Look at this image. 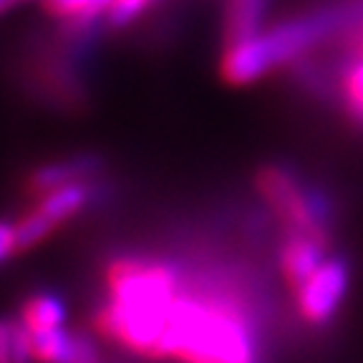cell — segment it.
Wrapping results in <instances>:
<instances>
[{"label": "cell", "instance_id": "obj_5", "mask_svg": "<svg viewBox=\"0 0 363 363\" xmlns=\"http://www.w3.org/2000/svg\"><path fill=\"white\" fill-rule=\"evenodd\" d=\"M330 255H333V242H325L306 233L280 230L278 242H275V260H278L280 280L285 283L288 293L293 295Z\"/></svg>", "mask_w": 363, "mask_h": 363}, {"label": "cell", "instance_id": "obj_4", "mask_svg": "<svg viewBox=\"0 0 363 363\" xmlns=\"http://www.w3.org/2000/svg\"><path fill=\"white\" fill-rule=\"evenodd\" d=\"M106 177V162L101 154H74V157H63L56 162H45L38 164L23 177L21 194L23 199L35 202L45 194L56 192L66 184L76 182H91Z\"/></svg>", "mask_w": 363, "mask_h": 363}, {"label": "cell", "instance_id": "obj_2", "mask_svg": "<svg viewBox=\"0 0 363 363\" xmlns=\"http://www.w3.org/2000/svg\"><path fill=\"white\" fill-rule=\"evenodd\" d=\"M255 189L278 230L306 233L333 242L335 207L328 192L290 164L270 162L255 172Z\"/></svg>", "mask_w": 363, "mask_h": 363}, {"label": "cell", "instance_id": "obj_9", "mask_svg": "<svg viewBox=\"0 0 363 363\" xmlns=\"http://www.w3.org/2000/svg\"><path fill=\"white\" fill-rule=\"evenodd\" d=\"M16 255H21L18 240H16V227H13V222L0 220V265Z\"/></svg>", "mask_w": 363, "mask_h": 363}, {"label": "cell", "instance_id": "obj_7", "mask_svg": "<svg viewBox=\"0 0 363 363\" xmlns=\"http://www.w3.org/2000/svg\"><path fill=\"white\" fill-rule=\"evenodd\" d=\"M18 320L28 333H45L66 325V303L53 290H33L26 295L18 311Z\"/></svg>", "mask_w": 363, "mask_h": 363}, {"label": "cell", "instance_id": "obj_1", "mask_svg": "<svg viewBox=\"0 0 363 363\" xmlns=\"http://www.w3.org/2000/svg\"><path fill=\"white\" fill-rule=\"evenodd\" d=\"M363 18V0H333L278 21L245 43L222 48L220 76L230 86H250L290 68L308 53L330 45Z\"/></svg>", "mask_w": 363, "mask_h": 363}, {"label": "cell", "instance_id": "obj_10", "mask_svg": "<svg viewBox=\"0 0 363 363\" xmlns=\"http://www.w3.org/2000/svg\"><path fill=\"white\" fill-rule=\"evenodd\" d=\"M21 3H28V0H0V16H6L8 11L18 8Z\"/></svg>", "mask_w": 363, "mask_h": 363}, {"label": "cell", "instance_id": "obj_3", "mask_svg": "<svg viewBox=\"0 0 363 363\" xmlns=\"http://www.w3.org/2000/svg\"><path fill=\"white\" fill-rule=\"evenodd\" d=\"M351 288V265L343 255H330L293 293L295 318L306 330H325L335 323Z\"/></svg>", "mask_w": 363, "mask_h": 363}, {"label": "cell", "instance_id": "obj_8", "mask_svg": "<svg viewBox=\"0 0 363 363\" xmlns=\"http://www.w3.org/2000/svg\"><path fill=\"white\" fill-rule=\"evenodd\" d=\"M13 227H16V240H18V250H21V252L40 245L43 240H48L58 230V227L53 225L43 212L35 210V207H30L28 212H23V215L13 222Z\"/></svg>", "mask_w": 363, "mask_h": 363}, {"label": "cell", "instance_id": "obj_6", "mask_svg": "<svg viewBox=\"0 0 363 363\" xmlns=\"http://www.w3.org/2000/svg\"><path fill=\"white\" fill-rule=\"evenodd\" d=\"M272 0H222L220 38L222 48L245 43L267 28Z\"/></svg>", "mask_w": 363, "mask_h": 363}]
</instances>
